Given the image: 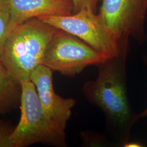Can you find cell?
I'll return each mask as SVG.
<instances>
[{"label": "cell", "mask_w": 147, "mask_h": 147, "mask_svg": "<svg viewBox=\"0 0 147 147\" xmlns=\"http://www.w3.org/2000/svg\"><path fill=\"white\" fill-rule=\"evenodd\" d=\"M31 81L36 87L45 116L58 129L65 131L76 101L71 98H63L56 93L53 84V71L43 64L34 69Z\"/></svg>", "instance_id": "52a82bcc"}, {"label": "cell", "mask_w": 147, "mask_h": 147, "mask_svg": "<svg viewBox=\"0 0 147 147\" xmlns=\"http://www.w3.org/2000/svg\"><path fill=\"white\" fill-rule=\"evenodd\" d=\"M81 137L84 144L91 145L90 146H93V145H95L96 146L105 143V141H104V140L102 137L98 136L97 134H94L92 132H83Z\"/></svg>", "instance_id": "4fadbf2b"}, {"label": "cell", "mask_w": 147, "mask_h": 147, "mask_svg": "<svg viewBox=\"0 0 147 147\" xmlns=\"http://www.w3.org/2000/svg\"><path fill=\"white\" fill-rule=\"evenodd\" d=\"M11 16V30L32 18L68 16L74 13L71 0H3Z\"/></svg>", "instance_id": "ba28073f"}, {"label": "cell", "mask_w": 147, "mask_h": 147, "mask_svg": "<svg viewBox=\"0 0 147 147\" xmlns=\"http://www.w3.org/2000/svg\"><path fill=\"white\" fill-rule=\"evenodd\" d=\"M74 7V13H77L84 9H89L96 11L97 5L102 0H71Z\"/></svg>", "instance_id": "7c38bea8"}, {"label": "cell", "mask_w": 147, "mask_h": 147, "mask_svg": "<svg viewBox=\"0 0 147 147\" xmlns=\"http://www.w3.org/2000/svg\"><path fill=\"white\" fill-rule=\"evenodd\" d=\"M147 12V0H102L99 14L119 39L131 37L143 45Z\"/></svg>", "instance_id": "8992f818"}, {"label": "cell", "mask_w": 147, "mask_h": 147, "mask_svg": "<svg viewBox=\"0 0 147 147\" xmlns=\"http://www.w3.org/2000/svg\"><path fill=\"white\" fill-rule=\"evenodd\" d=\"M42 21L79 38L107 58L117 56L121 42L99 15L84 9L68 16H44Z\"/></svg>", "instance_id": "277c9868"}, {"label": "cell", "mask_w": 147, "mask_h": 147, "mask_svg": "<svg viewBox=\"0 0 147 147\" xmlns=\"http://www.w3.org/2000/svg\"><path fill=\"white\" fill-rule=\"evenodd\" d=\"M129 47V39H124L119 53L99 64L96 79L86 82L82 88L88 102L102 111L106 130L111 138L123 147L129 141L132 129L138 120L127 94L126 60Z\"/></svg>", "instance_id": "6da1fadb"}, {"label": "cell", "mask_w": 147, "mask_h": 147, "mask_svg": "<svg viewBox=\"0 0 147 147\" xmlns=\"http://www.w3.org/2000/svg\"><path fill=\"white\" fill-rule=\"evenodd\" d=\"M20 82L0 59V115L13 110L20 102Z\"/></svg>", "instance_id": "9c48e42d"}, {"label": "cell", "mask_w": 147, "mask_h": 147, "mask_svg": "<svg viewBox=\"0 0 147 147\" xmlns=\"http://www.w3.org/2000/svg\"><path fill=\"white\" fill-rule=\"evenodd\" d=\"M14 127L0 119V147H13L11 135Z\"/></svg>", "instance_id": "8fae6325"}, {"label": "cell", "mask_w": 147, "mask_h": 147, "mask_svg": "<svg viewBox=\"0 0 147 147\" xmlns=\"http://www.w3.org/2000/svg\"><path fill=\"white\" fill-rule=\"evenodd\" d=\"M124 147H144L141 143H138V142H127L126 144L124 145Z\"/></svg>", "instance_id": "9a60e30c"}, {"label": "cell", "mask_w": 147, "mask_h": 147, "mask_svg": "<svg viewBox=\"0 0 147 147\" xmlns=\"http://www.w3.org/2000/svg\"><path fill=\"white\" fill-rule=\"evenodd\" d=\"M107 58L79 38L58 29L47 47L42 64L53 72L74 78L86 67L97 66Z\"/></svg>", "instance_id": "5b68a950"}, {"label": "cell", "mask_w": 147, "mask_h": 147, "mask_svg": "<svg viewBox=\"0 0 147 147\" xmlns=\"http://www.w3.org/2000/svg\"><path fill=\"white\" fill-rule=\"evenodd\" d=\"M20 82L21 117L11 135L13 147H27L38 143L67 147L65 131L58 129L45 116L34 84L31 80Z\"/></svg>", "instance_id": "3957f363"}, {"label": "cell", "mask_w": 147, "mask_h": 147, "mask_svg": "<svg viewBox=\"0 0 147 147\" xmlns=\"http://www.w3.org/2000/svg\"><path fill=\"white\" fill-rule=\"evenodd\" d=\"M11 31V16L3 0H0V59L5 39Z\"/></svg>", "instance_id": "30bf717a"}, {"label": "cell", "mask_w": 147, "mask_h": 147, "mask_svg": "<svg viewBox=\"0 0 147 147\" xmlns=\"http://www.w3.org/2000/svg\"><path fill=\"white\" fill-rule=\"evenodd\" d=\"M58 28L34 18L15 27L4 43L1 60L19 82L31 80L42 64L47 47Z\"/></svg>", "instance_id": "7a4b0ae2"}, {"label": "cell", "mask_w": 147, "mask_h": 147, "mask_svg": "<svg viewBox=\"0 0 147 147\" xmlns=\"http://www.w3.org/2000/svg\"><path fill=\"white\" fill-rule=\"evenodd\" d=\"M144 62L145 64L146 65V67H147V57H144ZM147 116V107L144 110V111H143L141 113H139V114H137V118L138 119H140V118H143L144 117H146Z\"/></svg>", "instance_id": "5bb4252c"}]
</instances>
